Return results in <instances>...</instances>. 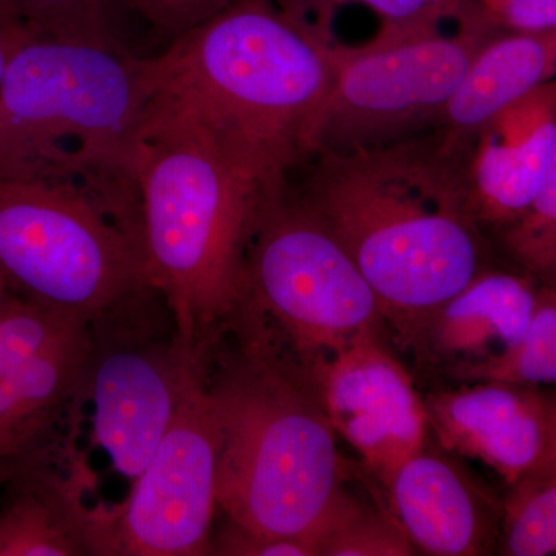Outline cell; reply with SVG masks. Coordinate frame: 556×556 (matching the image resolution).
Wrapping results in <instances>:
<instances>
[{"instance_id":"cell-1","label":"cell","mask_w":556,"mask_h":556,"mask_svg":"<svg viewBox=\"0 0 556 556\" xmlns=\"http://www.w3.org/2000/svg\"><path fill=\"white\" fill-rule=\"evenodd\" d=\"M340 51L274 0H236L144 58L148 104L200 131L255 188L278 189L313 156Z\"/></svg>"},{"instance_id":"cell-2","label":"cell","mask_w":556,"mask_h":556,"mask_svg":"<svg viewBox=\"0 0 556 556\" xmlns=\"http://www.w3.org/2000/svg\"><path fill=\"white\" fill-rule=\"evenodd\" d=\"M295 193L339 240L401 342L486 269L463 156L441 130L351 153H316Z\"/></svg>"},{"instance_id":"cell-3","label":"cell","mask_w":556,"mask_h":556,"mask_svg":"<svg viewBox=\"0 0 556 556\" xmlns=\"http://www.w3.org/2000/svg\"><path fill=\"white\" fill-rule=\"evenodd\" d=\"M149 87L123 46L33 35L0 83V175L83 190L141 240L135 149Z\"/></svg>"},{"instance_id":"cell-4","label":"cell","mask_w":556,"mask_h":556,"mask_svg":"<svg viewBox=\"0 0 556 556\" xmlns=\"http://www.w3.org/2000/svg\"><path fill=\"white\" fill-rule=\"evenodd\" d=\"M135 177L149 285L178 339L206 364L239 309L248 240L266 190L241 178L200 131L150 105Z\"/></svg>"},{"instance_id":"cell-5","label":"cell","mask_w":556,"mask_h":556,"mask_svg":"<svg viewBox=\"0 0 556 556\" xmlns=\"http://www.w3.org/2000/svg\"><path fill=\"white\" fill-rule=\"evenodd\" d=\"M207 387L217 408V507L255 535L317 544L350 496L334 428L302 372L240 345Z\"/></svg>"},{"instance_id":"cell-6","label":"cell","mask_w":556,"mask_h":556,"mask_svg":"<svg viewBox=\"0 0 556 556\" xmlns=\"http://www.w3.org/2000/svg\"><path fill=\"white\" fill-rule=\"evenodd\" d=\"M291 181L260 197L230 331L241 345L308 378L321 358L380 338L387 320L356 263Z\"/></svg>"},{"instance_id":"cell-7","label":"cell","mask_w":556,"mask_h":556,"mask_svg":"<svg viewBox=\"0 0 556 556\" xmlns=\"http://www.w3.org/2000/svg\"><path fill=\"white\" fill-rule=\"evenodd\" d=\"M0 270L10 291L91 324L152 288L141 241L72 186L0 175Z\"/></svg>"},{"instance_id":"cell-8","label":"cell","mask_w":556,"mask_h":556,"mask_svg":"<svg viewBox=\"0 0 556 556\" xmlns=\"http://www.w3.org/2000/svg\"><path fill=\"white\" fill-rule=\"evenodd\" d=\"M459 31L399 42L342 46L338 75L318 116L316 153L388 148L441 129L445 109L479 49L496 35L467 0Z\"/></svg>"},{"instance_id":"cell-9","label":"cell","mask_w":556,"mask_h":556,"mask_svg":"<svg viewBox=\"0 0 556 556\" xmlns=\"http://www.w3.org/2000/svg\"><path fill=\"white\" fill-rule=\"evenodd\" d=\"M93 357L87 402L93 442L121 477L130 479L155 453L207 365L175 332L155 289L91 324Z\"/></svg>"},{"instance_id":"cell-10","label":"cell","mask_w":556,"mask_h":556,"mask_svg":"<svg viewBox=\"0 0 556 556\" xmlns=\"http://www.w3.org/2000/svg\"><path fill=\"white\" fill-rule=\"evenodd\" d=\"M219 424L206 379L123 503H97V556L208 555L217 507Z\"/></svg>"},{"instance_id":"cell-11","label":"cell","mask_w":556,"mask_h":556,"mask_svg":"<svg viewBox=\"0 0 556 556\" xmlns=\"http://www.w3.org/2000/svg\"><path fill=\"white\" fill-rule=\"evenodd\" d=\"M93 357L89 318L9 292L0 313V484L79 427Z\"/></svg>"},{"instance_id":"cell-12","label":"cell","mask_w":556,"mask_h":556,"mask_svg":"<svg viewBox=\"0 0 556 556\" xmlns=\"http://www.w3.org/2000/svg\"><path fill=\"white\" fill-rule=\"evenodd\" d=\"M329 422L387 484L408 457L426 448L427 409L407 369L380 338L357 340L309 369Z\"/></svg>"},{"instance_id":"cell-13","label":"cell","mask_w":556,"mask_h":556,"mask_svg":"<svg viewBox=\"0 0 556 556\" xmlns=\"http://www.w3.org/2000/svg\"><path fill=\"white\" fill-rule=\"evenodd\" d=\"M540 387L470 382L430 394L428 427L442 447L481 460L507 484L556 468V405Z\"/></svg>"},{"instance_id":"cell-14","label":"cell","mask_w":556,"mask_h":556,"mask_svg":"<svg viewBox=\"0 0 556 556\" xmlns=\"http://www.w3.org/2000/svg\"><path fill=\"white\" fill-rule=\"evenodd\" d=\"M556 172V83L501 110L463 153L468 207L479 228L500 229Z\"/></svg>"},{"instance_id":"cell-15","label":"cell","mask_w":556,"mask_h":556,"mask_svg":"<svg viewBox=\"0 0 556 556\" xmlns=\"http://www.w3.org/2000/svg\"><path fill=\"white\" fill-rule=\"evenodd\" d=\"M91 481L75 438L17 468L0 508V556H97Z\"/></svg>"},{"instance_id":"cell-16","label":"cell","mask_w":556,"mask_h":556,"mask_svg":"<svg viewBox=\"0 0 556 556\" xmlns=\"http://www.w3.org/2000/svg\"><path fill=\"white\" fill-rule=\"evenodd\" d=\"M386 485L391 515L424 554L475 556L495 547L503 507L447 457L422 448Z\"/></svg>"},{"instance_id":"cell-17","label":"cell","mask_w":556,"mask_h":556,"mask_svg":"<svg viewBox=\"0 0 556 556\" xmlns=\"http://www.w3.org/2000/svg\"><path fill=\"white\" fill-rule=\"evenodd\" d=\"M540 281L485 269L430 314L404 340L424 364L450 376L514 345L529 327Z\"/></svg>"},{"instance_id":"cell-18","label":"cell","mask_w":556,"mask_h":556,"mask_svg":"<svg viewBox=\"0 0 556 556\" xmlns=\"http://www.w3.org/2000/svg\"><path fill=\"white\" fill-rule=\"evenodd\" d=\"M556 31L496 33L468 65L445 109V148L463 155L482 127L538 87L555 79Z\"/></svg>"},{"instance_id":"cell-19","label":"cell","mask_w":556,"mask_h":556,"mask_svg":"<svg viewBox=\"0 0 556 556\" xmlns=\"http://www.w3.org/2000/svg\"><path fill=\"white\" fill-rule=\"evenodd\" d=\"M453 379L470 382H501L543 387L556 382V295L543 285L529 327L500 356L460 369Z\"/></svg>"},{"instance_id":"cell-20","label":"cell","mask_w":556,"mask_h":556,"mask_svg":"<svg viewBox=\"0 0 556 556\" xmlns=\"http://www.w3.org/2000/svg\"><path fill=\"white\" fill-rule=\"evenodd\" d=\"M281 10L331 33V21L340 7H368L382 22L371 43L386 46L399 40L419 38L439 30L442 21L457 17L467 0H274Z\"/></svg>"},{"instance_id":"cell-21","label":"cell","mask_w":556,"mask_h":556,"mask_svg":"<svg viewBox=\"0 0 556 556\" xmlns=\"http://www.w3.org/2000/svg\"><path fill=\"white\" fill-rule=\"evenodd\" d=\"M500 554L548 556L556 552V468L511 484L501 517Z\"/></svg>"},{"instance_id":"cell-22","label":"cell","mask_w":556,"mask_h":556,"mask_svg":"<svg viewBox=\"0 0 556 556\" xmlns=\"http://www.w3.org/2000/svg\"><path fill=\"white\" fill-rule=\"evenodd\" d=\"M31 31L47 38L123 46L115 21L119 0H3Z\"/></svg>"},{"instance_id":"cell-23","label":"cell","mask_w":556,"mask_h":556,"mask_svg":"<svg viewBox=\"0 0 556 556\" xmlns=\"http://www.w3.org/2000/svg\"><path fill=\"white\" fill-rule=\"evenodd\" d=\"M416 548L393 515L348 496L318 540V556H409Z\"/></svg>"},{"instance_id":"cell-24","label":"cell","mask_w":556,"mask_h":556,"mask_svg":"<svg viewBox=\"0 0 556 556\" xmlns=\"http://www.w3.org/2000/svg\"><path fill=\"white\" fill-rule=\"evenodd\" d=\"M518 265L544 285L556 274V172L548 175L535 199L506 226L496 230Z\"/></svg>"},{"instance_id":"cell-25","label":"cell","mask_w":556,"mask_h":556,"mask_svg":"<svg viewBox=\"0 0 556 556\" xmlns=\"http://www.w3.org/2000/svg\"><path fill=\"white\" fill-rule=\"evenodd\" d=\"M126 14L137 17L150 30L167 40L192 30L236 0H119Z\"/></svg>"},{"instance_id":"cell-26","label":"cell","mask_w":556,"mask_h":556,"mask_svg":"<svg viewBox=\"0 0 556 556\" xmlns=\"http://www.w3.org/2000/svg\"><path fill=\"white\" fill-rule=\"evenodd\" d=\"M490 27L501 33L556 31V0H475Z\"/></svg>"},{"instance_id":"cell-27","label":"cell","mask_w":556,"mask_h":556,"mask_svg":"<svg viewBox=\"0 0 556 556\" xmlns=\"http://www.w3.org/2000/svg\"><path fill=\"white\" fill-rule=\"evenodd\" d=\"M208 555L318 556V551L314 541L255 535L228 522L217 536H212Z\"/></svg>"},{"instance_id":"cell-28","label":"cell","mask_w":556,"mask_h":556,"mask_svg":"<svg viewBox=\"0 0 556 556\" xmlns=\"http://www.w3.org/2000/svg\"><path fill=\"white\" fill-rule=\"evenodd\" d=\"M33 35L36 33L31 31L3 0H0V83L14 51Z\"/></svg>"},{"instance_id":"cell-29","label":"cell","mask_w":556,"mask_h":556,"mask_svg":"<svg viewBox=\"0 0 556 556\" xmlns=\"http://www.w3.org/2000/svg\"><path fill=\"white\" fill-rule=\"evenodd\" d=\"M10 287L2 270H0V313H2L3 303H5L7 295H9Z\"/></svg>"}]
</instances>
